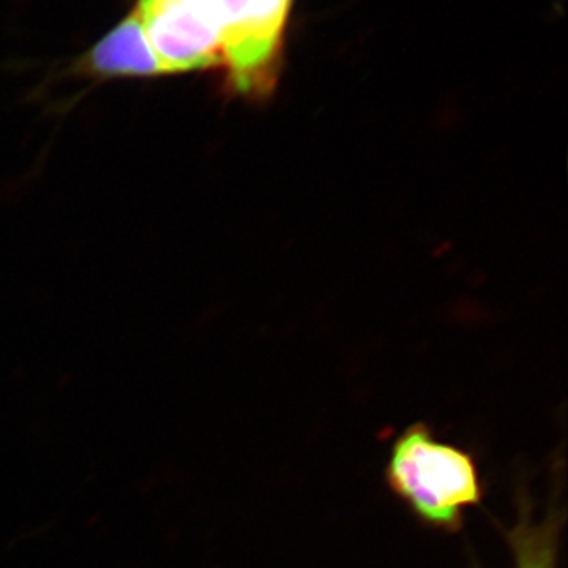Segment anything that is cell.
I'll return each mask as SVG.
<instances>
[{"mask_svg":"<svg viewBox=\"0 0 568 568\" xmlns=\"http://www.w3.org/2000/svg\"><path fill=\"white\" fill-rule=\"evenodd\" d=\"M138 11L164 74L222 67L219 36L189 0H141Z\"/></svg>","mask_w":568,"mask_h":568,"instance_id":"3","label":"cell"},{"mask_svg":"<svg viewBox=\"0 0 568 568\" xmlns=\"http://www.w3.org/2000/svg\"><path fill=\"white\" fill-rule=\"evenodd\" d=\"M560 521L558 511L536 521L532 510L523 504L521 517L506 534L517 568H558Z\"/></svg>","mask_w":568,"mask_h":568,"instance_id":"5","label":"cell"},{"mask_svg":"<svg viewBox=\"0 0 568 568\" xmlns=\"http://www.w3.org/2000/svg\"><path fill=\"white\" fill-rule=\"evenodd\" d=\"M222 43V69L235 91L274 85L293 0H189Z\"/></svg>","mask_w":568,"mask_h":568,"instance_id":"2","label":"cell"},{"mask_svg":"<svg viewBox=\"0 0 568 568\" xmlns=\"http://www.w3.org/2000/svg\"><path fill=\"white\" fill-rule=\"evenodd\" d=\"M84 67L97 77L164 74L138 10L95 44L85 55Z\"/></svg>","mask_w":568,"mask_h":568,"instance_id":"4","label":"cell"},{"mask_svg":"<svg viewBox=\"0 0 568 568\" xmlns=\"http://www.w3.org/2000/svg\"><path fill=\"white\" fill-rule=\"evenodd\" d=\"M388 489L426 528L458 532L466 511L484 500L476 458L437 439L425 424L396 437L386 470Z\"/></svg>","mask_w":568,"mask_h":568,"instance_id":"1","label":"cell"}]
</instances>
